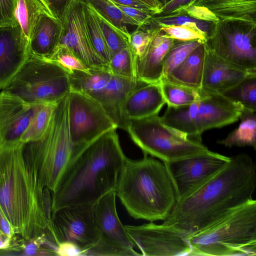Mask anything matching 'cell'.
I'll return each instance as SVG.
<instances>
[{
    "label": "cell",
    "mask_w": 256,
    "mask_h": 256,
    "mask_svg": "<svg viewBox=\"0 0 256 256\" xmlns=\"http://www.w3.org/2000/svg\"><path fill=\"white\" fill-rule=\"evenodd\" d=\"M256 166L246 153L230 157L218 172L180 197L162 224L186 238L252 199Z\"/></svg>",
    "instance_id": "6da1fadb"
},
{
    "label": "cell",
    "mask_w": 256,
    "mask_h": 256,
    "mask_svg": "<svg viewBox=\"0 0 256 256\" xmlns=\"http://www.w3.org/2000/svg\"><path fill=\"white\" fill-rule=\"evenodd\" d=\"M116 129L106 132L80 150L72 152L52 192V212L66 206L94 204L115 190L126 158Z\"/></svg>",
    "instance_id": "7a4b0ae2"
},
{
    "label": "cell",
    "mask_w": 256,
    "mask_h": 256,
    "mask_svg": "<svg viewBox=\"0 0 256 256\" xmlns=\"http://www.w3.org/2000/svg\"><path fill=\"white\" fill-rule=\"evenodd\" d=\"M18 142L0 146V205L15 234L30 240L52 233L51 210Z\"/></svg>",
    "instance_id": "3957f363"
},
{
    "label": "cell",
    "mask_w": 256,
    "mask_h": 256,
    "mask_svg": "<svg viewBox=\"0 0 256 256\" xmlns=\"http://www.w3.org/2000/svg\"><path fill=\"white\" fill-rule=\"evenodd\" d=\"M126 158L115 188L130 215L150 222L164 220L174 210L178 193L166 163L148 156Z\"/></svg>",
    "instance_id": "277c9868"
},
{
    "label": "cell",
    "mask_w": 256,
    "mask_h": 256,
    "mask_svg": "<svg viewBox=\"0 0 256 256\" xmlns=\"http://www.w3.org/2000/svg\"><path fill=\"white\" fill-rule=\"evenodd\" d=\"M186 238L190 256H256V200H250Z\"/></svg>",
    "instance_id": "5b68a950"
},
{
    "label": "cell",
    "mask_w": 256,
    "mask_h": 256,
    "mask_svg": "<svg viewBox=\"0 0 256 256\" xmlns=\"http://www.w3.org/2000/svg\"><path fill=\"white\" fill-rule=\"evenodd\" d=\"M72 150L68 125V94L58 102L49 126L40 140L24 145V153L38 182L55 190Z\"/></svg>",
    "instance_id": "8992f818"
},
{
    "label": "cell",
    "mask_w": 256,
    "mask_h": 256,
    "mask_svg": "<svg viewBox=\"0 0 256 256\" xmlns=\"http://www.w3.org/2000/svg\"><path fill=\"white\" fill-rule=\"evenodd\" d=\"M243 110L240 103L222 94L200 88L193 103L178 108L168 106L160 119L166 126L202 142L204 132L238 120Z\"/></svg>",
    "instance_id": "52a82bcc"
},
{
    "label": "cell",
    "mask_w": 256,
    "mask_h": 256,
    "mask_svg": "<svg viewBox=\"0 0 256 256\" xmlns=\"http://www.w3.org/2000/svg\"><path fill=\"white\" fill-rule=\"evenodd\" d=\"M126 131L144 152L170 163L206 154L210 150L202 142L162 124L156 114L140 119H129Z\"/></svg>",
    "instance_id": "ba28073f"
},
{
    "label": "cell",
    "mask_w": 256,
    "mask_h": 256,
    "mask_svg": "<svg viewBox=\"0 0 256 256\" xmlns=\"http://www.w3.org/2000/svg\"><path fill=\"white\" fill-rule=\"evenodd\" d=\"M2 90L30 104L57 103L70 90L68 74L55 62L30 53Z\"/></svg>",
    "instance_id": "9c48e42d"
},
{
    "label": "cell",
    "mask_w": 256,
    "mask_h": 256,
    "mask_svg": "<svg viewBox=\"0 0 256 256\" xmlns=\"http://www.w3.org/2000/svg\"><path fill=\"white\" fill-rule=\"evenodd\" d=\"M68 125L72 152L118 127L96 100L78 92L68 94Z\"/></svg>",
    "instance_id": "30bf717a"
},
{
    "label": "cell",
    "mask_w": 256,
    "mask_h": 256,
    "mask_svg": "<svg viewBox=\"0 0 256 256\" xmlns=\"http://www.w3.org/2000/svg\"><path fill=\"white\" fill-rule=\"evenodd\" d=\"M116 197L115 190H112L94 204V214L99 240L86 251V256H142L134 250L124 226L118 218Z\"/></svg>",
    "instance_id": "8fae6325"
},
{
    "label": "cell",
    "mask_w": 256,
    "mask_h": 256,
    "mask_svg": "<svg viewBox=\"0 0 256 256\" xmlns=\"http://www.w3.org/2000/svg\"><path fill=\"white\" fill-rule=\"evenodd\" d=\"M94 204L66 206L51 212V228L58 244L63 242H70L86 256V251L98 243L99 234L94 220Z\"/></svg>",
    "instance_id": "7c38bea8"
},
{
    "label": "cell",
    "mask_w": 256,
    "mask_h": 256,
    "mask_svg": "<svg viewBox=\"0 0 256 256\" xmlns=\"http://www.w3.org/2000/svg\"><path fill=\"white\" fill-rule=\"evenodd\" d=\"M134 246L144 256H190L186 236L162 224L150 222L140 226H124Z\"/></svg>",
    "instance_id": "4fadbf2b"
},
{
    "label": "cell",
    "mask_w": 256,
    "mask_h": 256,
    "mask_svg": "<svg viewBox=\"0 0 256 256\" xmlns=\"http://www.w3.org/2000/svg\"><path fill=\"white\" fill-rule=\"evenodd\" d=\"M62 29L58 46H64L89 68H108L94 51L86 28L81 0H72L62 21Z\"/></svg>",
    "instance_id": "5bb4252c"
},
{
    "label": "cell",
    "mask_w": 256,
    "mask_h": 256,
    "mask_svg": "<svg viewBox=\"0 0 256 256\" xmlns=\"http://www.w3.org/2000/svg\"><path fill=\"white\" fill-rule=\"evenodd\" d=\"M230 158L210 151L206 154L166 164L180 198L215 174Z\"/></svg>",
    "instance_id": "9a60e30c"
},
{
    "label": "cell",
    "mask_w": 256,
    "mask_h": 256,
    "mask_svg": "<svg viewBox=\"0 0 256 256\" xmlns=\"http://www.w3.org/2000/svg\"><path fill=\"white\" fill-rule=\"evenodd\" d=\"M44 104L28 103L2 90L0 92V146L20 138Z\"/></svg>",
    "instance_id": "2e32d148"
},
{
    "label": "cell",
    "mask_w": 256,
    "mask_h": 256,
    "mask_svg": "<svg viewBox=\"0 0 256 256\" xmlns=\"http://www.w3.org/2000/svg\"><path fill=\"white\" fill-rule=\"evenodd\" d=\"M30 53V45L18 23L0 27V90L9 84Z\"/></svg>",
    "instance_id": "e0dca14e"
},
{
    "label": "cell",
    "mask_w": 256,
    "mask_h": 256,
    "mask_svg": "<svg viewBox=\"0 0 256 256\" xmlns=\"http://www.w3.org/2000/svg\"><path fill=\"white\" fill-rule=\"evenodd\" d=\"M206 46L218 56L240 68L256 72V48L252 35L236 32Z\"/></svg>",
    "instance_id": "ac0fdd59"
},
{
    "label": "cell",
    "mask_w": 256,
    "mask_h": 256,
    "mask_svg": "<svg viewBox=\"0 0 256 256\" xmlns=\"http://www.w3.org/2000/svg\"><path fill=\"white\" fill-rule=\"evenodd\" d=\"M251 73L256 72H248L226 62L206 44L202 89L222 94Z\"/></svg>",
    "instance_id": "d6986e66"
},
{
    "label": "cell",
    "mask_w": 256,
    "mask_h": 256,
    "mask_svg": "<svg viewBox=\"0 0 256 256\" xmlns=\"http://www.w3.org/2000/svg\"><path fill=\"white\" fill-rule=\"evenodd\" d=\"M166 104L159 84L146 82L130 92L120 106L126 130L129 119H140L158 114Z\"/></svg>",
    "instance_id": "ffe728a7"
},
{
    "label": "cell",
    "mask_w": 256,
    "mask_h": 256,
    "mask_svg": "<svg viewBox=\"0 0 256 256\" xmlns=\"http://www.w3.org/2000/svg\"><path fill=\"white\" fill-rule=\"evenodd\" d=\"M174 40L154 30L144 52L134 63L136 79L147 83L159 84L163 76L164 60L174 42Z\"/></svg>",
    "instance_id": "44dd1931"
},
{
    "label": "cell",
    "mask_w": 256,
    "mask_h": 256,
    "mask_svg": "<svg viewBox=\"0 0 256 256\" xmlns=\"http://www.w3.org/2000/svg\"><path fill=\"white\" fill-rule=\"evenodd\" d=\"M146 82L138 79L112 74L95 100L100 102L117 127L124 130V124L120 112V104L130 92Z\"/></svg>",
    "instance_id": "7402d4cb"
},
{
    "label": "cell",
    "mask_w": 256,
    "mask_h": 256,
    "mask_svg": "<svg viewBox=\"0 0 256 256\" xmlns=\"http://www.w3.org/2000/svg\"><path fill=\"white\" fill-rule=\"evenodd\" d=\"M62 23L46 14H42L34 27L30 42V52L32 54L49 60L60 41Z\"/></svg>",
    "instance_id": "603a6c76"
},
{
    "label": "cell",
    "mask_w": 256,
    "mask_h": 256,
    "mask_svg": "<svg viewBox=\"0 0 256 256\" xmlns=\"http://www.w3.org/2000/svg\"><path fill=\"white\" fill-rule=\"evenodd\" d=\"M206 52L205 42L196 48L181 63L166 76L168 81L196 90L202 88Z\"/></svg>",
    "instance_id": "cb8c5ba5"
},
{
    "label": "cell",
    "mask_w": 256,
    "mask_h": 256,
    "mask_svg": "<svg viewBox=\"0 0 256 256\" xmlns=\"http://www.w3.org/2000/svg\"><path fill=\"white\" fill-rule=\"evenodd\" d=\"M190 5L207 8L222 20H239L255 24L256 0H193Z\"/></svg>",
    "instance_id": "d4e9b609"
},
{
    "label": "cell",
    "mask_w": 256,
    "mask_h": 256,
    "mask_svg": "<svg viewBox=\"0 0 256 256\" xmlns=\"http://www.w3.org/2000/svg\"><path fill=\"white\" fill-rule=\"evenodd\" d=\"M112 75L108 68H90L89 72L74 70L68 74L70 90L80 92L96 99Z\"/></svg>",
    "instance_id": "484cf974"
},
{
    "label": "cell",
    "mask_w": 256,
    "mask_h": 256,
    "mask_svg": "<svg viewBox=\"0 0 256 256\" xmlns=\"http://www.w3.org/2000/svg\"><path fill=\"white\" fill-rule=\"evenodd\" d=\"M240 122L236 129L217 143L226 147L251 146L256 148V112L244 109L239 117Z\"/></svg>",
    "instance_id": "4316f807"
},
{
    "label": "cell",
    "mask_w": 256,
    "mask_h": 256,
    "mask_svg": "<svg viewBox=\"0 0 256 256\" xmlns=\"http://www.w3.org/2000/svg\"><path fill=\"white\" fill-rule=\"evenodd\" d=\"M42 14L53 16L40 0H16L15 18L29 45L35 24Z\"/></svg>",
    "instance_id": "83f0119b"
},
{
    "label": "cell",
    "mask_w": 256,
    "mask_h": 256,
    "mask_svg": "<svg viewBox=\"0 0 256 256\" xmlns=\"http://www.w3.org/2000/svg\"><path fill=\"white\" fill-rule=\"evenodd\" d=\"M88 4L119 30L128 40L130 33L126 25L140 26L136 21L126 14L110 0H82Z\"/></svg>",
    "instance_id": "f1b7e54d"
},
{
    "label": "cell",
    "mask_w": 256,
    "mask_h": 256,
    "mask_svg": "<svg viewBox=\"0 0 256 256\" xmlns=\"http://www.w3.org/2000/svg\"><path fill=\"white\" fill-rule=\"evenodd\" d=\"M222 94L240 103L244 109L256 112V72L250 74Z\"/></svg>",
    "instance_id": "f546056e"
},
{
    "label": "cell",
    "mask_w": 256,
    "mask_h": 256,
    "mask_svg": "<svg viewBox=\"0 0 256 256\" xmlns=\"http://www.w3.org/2000/svg\"><path fill=\"white\" fill-rule=\"evenodd\" d=\"M81 1L85 24L92 45L96 52L108 64L111 56L101 29L91 6L84 0Z\"/></svg>",
    "instance_id": "4dcf8cb0"
},
{
    "label": "cell",
    "mask_w": 256,
    "mask_h": 256,
    "mask_svg": "<svg viewBox=\"0 0 256 256\" xmlns=\"http://www.w3.org/2000/svg\"><path fill=\"white\" fill-rule=\"evenodd\" d=\"M57 103L44 104L42 106L22 134L21 142L25 144L36 141L44 136L49 126Z\"/></svg>",
    "instance_id": "1f68e13d"
},
{
    "label": "cell",
    "mask_w": 256,
    "mask_h": 256,
    "mask_svg": "<svg viewBox=\"0 0 256 256\" xmlns=\"http://www.w3.org/2000/svg\"><path fill=\"white\" fill-rule=\"evenodd\" d=\"M159 84L168 106L178 108L190 105L194 102L198 95V90L174 84L162 78Z\"/></svg>",
    "instance_id": "d6a6232c"
},
{
    "label": "cell",
    "mask_w": 256,
    "mask_h": 256,
    "mask_svg": "<svg viewBox=\"0 0 256 256\" xmlns=\"http://www.w3.org/2000/svg\"><path fill=\"white\" fill-rule=\"evenodd\" d=\"M201 40L174 42L167 52L164 62L163 76H166L178 66L202 43Z\"/></svg>",
    "instance_id": "836d02e7"
},
{
    "label": "cell",
    "mask_w": 256,
    "mask_h": 256,
    "mask_svg": "<svg viewBox=\"0 0 256 256\" xmlns=\"http://www.w3.org/2000/svg\"><path fill=\"white\" fill-rule=\"evenodd\" d=\"M92 8L106 42L111 58L118 52L128 47V40L108 20Z\"/></svg>",
    "instance_id": "e575fe53"
},
{
    "label": "cell",
    "mask_w": 256,
    "mask_h": 256,
    "mask_svg": "<svg viewBox=\"0 0 256 256\" xmlns=\"http://www.w3.org/2000/svg\"><path fill=\"white\" fill-rule=\"evenodd\" d=\"M108 65L110 72L113 75L130 79H136L129 46L115 54L111 58Z\"/></svg>",
    "instance_id": "d590c367"
},
{
    "label": "cell",
    "mask_w": 256,
    "mask_h": 256,
    "mask_svg": "<svg viewBox=\"0 0 256 256\" xmlns=\"http://www.w3.org/2000/svg\"><path fill=\"white\" fill-rule=\"evenodd\" d=\"M49 60L56 63L68 74L74 70L90 72V68L82 64L71 50L64 46H58Z\"/></svg>",
    "instance_id": "8d00e7d4"
},
{
    "label": "cell",
    "mask_w": 256,
    "mask_h": 256,
    "mask_svg": "<svg viewBox=\"0 0 256 256\" xmlns=\"http://www.w3.org/2000/svg\"><path fill=\"white\" fill-rule=\"evenodd\" d=\"M152 20L157 24L164 26H188L201 32L206 36L210 28V23L207 21L200 20L190 16H173L152 18Z\"/></svg>",
    "instance_id": "74e56055"
},
{
    "label": "cell",
    "mask_w": 256,
    "mask_h": 256,
    "mask_svg": "<svg viewBox=\"0 0 256 256\" xmlns=\"http://www.w3.org/2000/svg\"><path fill=\"white\" fill-rule=\"evenodd\" d=\"M154 30L146 28L145 24H142L130 34L128 46L131 52L133 65L136 58L144 52Z\"/></svg>",
    "instance_id": "f35d334b"
},
{
    "label": "cell",
    "mask_w": 256,
    "mask_h": 256,
    "mask_svg": "<svg viewBox=\"0 0 256 256\" xmlns=\"http://www.w3.org/2000/svg\"><path fill=\"white\" fill-rule=\"evenodd\" d=\"M161 30L166 32L170 38L181 41L201 40L206 42V36L201 32L186 26H166L162 28Z\"/></svg>",
    "instance_id": "ab89813d"
},
{
    "label": "cell",
    "mask_w": 256,
    "mask_h": 256,
    "mask_svg": "<svg viewBox=\"0 0 256 256\" xmlns=\"http://www.w3.org/2000/svg\"><path fill=\"white\" fill-rule=\"evenodd\" d=\"M16 0H0V27L14 26Z\"/></svg>",
    "instance_id": "60d3db41"
},
{
    "label": "cell",
    "mask_w": 256,
    "mask_h": 256,
    "mask_svg": "<svg viewBox=\"0 0 256 256\" xmlns=\"http://www.w3.org/2000/svg\"><path fill=\"white\" fill-rule=\"evenodd\" d=\"M126 14L136 21L140 26L148 22L154 12L116 4Z\"/></svg>",
    "instance_id": "b9f144b4"
},
{
    "label": "cell",
    "mask_w": 256,
    "mask_h": 256,
    "mask_svg": "<svg viewBox=\"0 0 256 256\" xmlns=\"http://www.w3.org/2000/svg\"><path fill=\"white\" fill-rule=\"evenodd\" d=\"M52 15L62 22L64 14L72 0H40Z\"/></svg>",
    "instance_id": "7bdbcfd3"
},
{
    "label": "cell",
    "mask_w": 256,
    "mask_h": 256,
    "mask_svg": "<svg viewBox=\"0 0 256 256\" xmlns=\"http://www.w3.org/2000/svg\"><path fill=\"white\" fill-rule=\"evenodd\" d=\"M188 14L194 18L204 20L218 22L220 19L206 7L195 5H190L184 7Z\"/></svg>",
    "instance_id": "ee69618b"
},
{
    "label": "cell",
    "mask_w": 256,
    "mask_h": 256,
    "mask_svg": "<svg viewBox=\"0 0 256 256\" xmlns=\"http://www.w3.org/2000/svg\"><path fill=\"white\" fill-rule=\"evenodd\" d=\"M56 255L58 256H84L83 252L76 245L68 242H63L58 244Z\"/></svg>",
    "instance_id": "f6af8a7d"
},
{
    "label": "cell",
    "mask_w": 256,
    "mask_h": 256,
    "mask_svg": "<svg viewBox=\"0 0 256 256\" xmlns=\"http://www.w3.org/2000/svg\"><path fill=\"white\" fill-rule=\"evenodd\" d=\"M0 233L10 238H12L16 234L0 205Z\"/></svg>",
    "instance_id": "bcb514c9"
},
{
    "label": "cell",
    "mask_w": 256,
    "mask_h": 256,
    "mask_svg": "<svg viewBox=\"0 0 256 256\" xmlns=\"http://www.w3.org/2000/svg\"><path fill=\"white\" fill-rule=\"evenodd\" d=\"M193 0H171L162 7L160 12H170L184 8Z\"/></svg>",
    "instance_id": "7dc6e473"
},
{
    "label": "cell",
    "mask_w": 256,
    "mask_h": 256,
    "mask_svg": "<svg viewBox=\"0 0 256 256\" xmlns=\"http://www.w3.org/2000/svg\"><path fill=\"white\" fill-rule=\"evenodd\" d=\"M116 4L128 7L152 11L148 6L140 0H110ZM153 12V11H152Z\"/></svg>",
    "instance_id": "c3c4849f"
},
{
    "label": "cell",
    "mask_w": 256,
    "mask_h": 256,
    "mask_svg": "<svg viewBox=\"0 0 256 256\" xmlns=\"http://www.w3.org/2000/svg\"><path fill=\"white\" fill-rule=\"evenodd\" d=\"M148 6L154 13L160 12L161 6L156 0H140Z\"/></svg>",
    "instance_id": "681fc988"
},
{
    "label": "cell",
    "mask_w": 256,
    "mask_h": 256,
    "mask_svg": "<svg viewBox=\"0 0 256 256\" xmlns=\"http://www.w3.org/2000/svg\"><path fill=\"white\" fill-rule=\"evenodd\" d=\"M160 4H162V2L164 3V5L170 1L171 0H156Z\"/></svg>",
    "instance_id": "f907efd6"
}]
</instances>
